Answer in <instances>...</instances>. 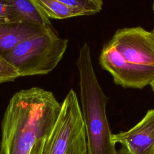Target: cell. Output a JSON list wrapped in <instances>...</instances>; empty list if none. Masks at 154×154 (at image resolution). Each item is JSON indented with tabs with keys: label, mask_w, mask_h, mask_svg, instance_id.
<instances>
[{
	"label": "cell",
	"mask_w": 154,
	"mask_h": 154,
	"mask_svg": "<svg viewBox=\"0 0 154 154\" xmlns=\"http://www.w3.org/2000/svg\"><path fill=\"white\" fill-rule=\"evenodd\" d=\"M61 106L52 92L38 87L15 93L1 122V154H41Z\"/></svg>",
	"instance_id": "6da1fadb"
},
{
	"label": "cell",
	"mask_w": 154,
	"mask_h": 154,
	"mask_svg": "<svg viewBox=\"0 0 154 154\" xmlns=\"http://www.w3.org/2000/svg\"><path fill=\"white\" fill-rule=\"evenodd\" d=\"M99 61L116 84L141 89L154 80V35L141 26L118 29L102 47Z\"/></svg>",
	"instance_id": "7a4b0ae2"
},
{
	"label": "cell",
	"mask_w": 154,
	"mask_h": 154,
	"mask_svg": "<svg viewBox=\"0 0 154 154\" xmlns=\"http://www.w3.org/2000/svg\"><path fill=\"white\" fill-rule=\"evenodd\" d=\"M150 85V86H151V88H152L153 91L154 92V80L152 81V82Z\"/></svg>",
	"instance_id": "4fadbf2b"
},
{
	"label": "cell",
	"mask_w": 154,
	"mask_h": 154,
	"mask_svg": "<svg viewBox=\"0 0 154 154\" xmlns=\"http://www.w3.org/2000/svg\"><path fill=\"white\" fill-rule=\"evenodd\" d=\"M13 8L17 21L39 25L45 28L53 26L45 14L37 5L34 0H8Z\"/></svg>",
	"instance_id": "ba28073f"
},
{
	"label": "cell",
	"mask_w": 154,
	"mask_h": 154,
	"mask_svg": "<svg viewBox=\"0 0 154 154\" xmlns=\"http://www.w3.org/2000/svg\"><path fill=\"white\" fill-rule=\"evenodd\" d=\"M19 77L16 68L0 55V84L13 81Z\"/></svg>",
	"instance_id": "8fae6325"
},
{
	"label": "cell",
	"mask_w": 154,
	"mask_h": 154,
	"mask_svg": "<svg viewBox=\"0 0 154 154\" xmlns=\"http://www.w3.org/2000/svg\"><path fill=\"white\" fill-rule=\"evenodd\" d=\"M68 40L60 37L54 28L47 29L18 45L3 55L17 70L19 77L46 75L61 60Z\"/></svg>",
	"instance_id": "277c9868"
},
{
	"label": "cell",
	"mask_w": 154,
	"mask_h": 154,
	"mask_svg": "<svg viewBox=\"0 0 154 154\" xmlns=\"http://www.w3.org/2000/svg\"><path fill=\"white\" fill-rule=\"evenodd\" d=\"M48 18L64 19L75 17L71 8L61 0H34Z\"/></svg>",
	"instance_id": "9c48e42d"
},
{
	"label": "cell",
	"mask_w": 154,
	"mask_h": 154,
	"mask_svg": "<svg viewBox=\"0 0 154 154\" xmlns=\"http://www.w3.org/2000/svg\"><path fill=\"white\" fill-rule=\"evenodd\" d=\"M79 76L81 110L88 154H118L106 113L108 97L96 75L87 43L80 48L76 62Z\"/></svg>",
	"instance_id": "3957f363"
},
{
	"label": "cell",
	"mask_w": 154,
	"mask_h": 154,
	"mask_svg": "<svg viewBox=\"0 0 154 154\" xmlns=\"http://www.w3.org/2000/svg\"><path fill=\"white\" fill-rule=\"evenodd\" d=\"M47 29L50 28L21 21L0 23V55L2 57L22 42Z\"/></svg>",
	"instance_id": "52a82bcc"
},
{
	"label": "cell",
	"mask_w": 154,
	"mask_h": 154,
	"mask_svg": "<svg viewBox=\"0 0 154 154\" xmlns=\"http://www.w3.org/2000/svg\"><path fill=\"white\" fill-rule=\"evenodd\" d=\"M112 140L121 144L118 154H154V109L131 129L112 134Z\"/></svg>",
	"instance_id": "8992f818"
},
{
	"label": "cell",
	"mask_w": 154,
	"mask_h": 154,
	"mask_svg": "<svg viewBox=\"0 0 154 154\" xmlns=\"http://www.w3.org/2000/svg\"><path fill=\"white\" fill-rule=\"evenodd\" d=\"M72 10L75 17L93 15L100 12L103 2L102 0H61Z\"/></svg>",
	"instance_id": "30bf717a"
},
{
	"label": "cell",
	"mask_w": 154,
	"mask_h": 154,
	"mask_svg": "<svg viewBox=\"0 0 154 154\" xmlns=\"http://www.w3.org/2000/svg\"><path fill=\"white\" fill-rule=\"evenodd\" d=\"M41 154H88L85 129L76 92L70 89Z\"/></svg>",
	"instance_id": "5b68a950"
},
{
	"label": "cell",
	"mask_w": 154,
	"mask_h": 154,
	"mask_svg": "<svg viewBox=\"0 0 154 154\" xmlns=\"http://www.w3.org/2000/svg\"><path fill=\"white\" fill-rule=\"evenodd\" d=\"M17 21L8 0H0V23Z\"/></svg>",
	"instance_id": "7c38bea8"
},
{
	"label": "cell",
	"mask_w": 154,
	"mask_h": 154,
	"mask_svg": "<svg viewBox=\"0 0 154 154\" xmlns=\"http://www.w3.org/2000/svg\"><path fill=\"white\" fill-rule=\"evenodd\" d=\"M152 7H153V13H154V2H153V6H152ZM152 33L153 34V35H154V28H153V31H152Z\"/></svg>",
	"instance_id": "5bb4252c"
}]
</instances>
